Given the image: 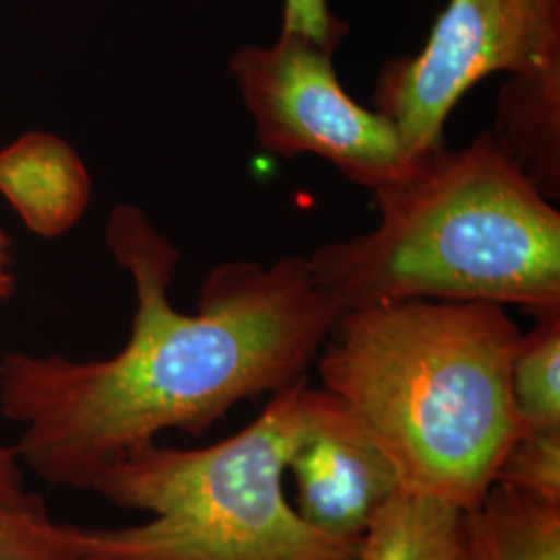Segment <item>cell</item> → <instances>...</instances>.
Segmentation results:
<instances>
[{
  "label": "cell",
  "instance_id": "cell-12",
  "mask_svg": "<svg viewBox=\"0 0 560 560\" xmlns=\"http://www.w3.org/2000/svg\"><path fill=\"white\" fill-rule=\"evenodd\" d=\"M15 444L0 441V560H78L65 523L27 483Z\"/></svg>",
  "mask_w": 560,
  "mask_h": 560
},
{
  "label": "cell",
  "instance_id": "cell-15",
  "mask_svg": "<svg viewBox=\"0 0 560 560\" xmlns=\"http://www.w3.org/2000/svg\"><path fill=\"white\" fill-rule=\"evenodd\" d=\"M282 32L301 34L322 48L337 52L349 27L328 7V0H284Z\"/></svg>",
  "mask_w": 560,
  "mask_h": 560
},
{
  "label": "cell",
  "instance_id": "cell-13",
  "mask_svg": "<svg viewBox=\"0 0 560 560\" xmlns=\"http://www.w3.org/2000/svg\"><path fill=\"white\" fill-rule=\"evenodd\" d=\"M511 365V400L521 432L560 430V310L534 316Z\"/></svg>",
  "mask_w": 560,
  "mask_h": 560
},
{
  "label": "cell",
  "instance_id": "cell-9",
  "mask_svg": "<svg viewBox=\"0 0 560 560\" xmlns=\"http://www.w3.org/2000/svg\"><path fill=\"white\" fill-rule=\"evenodd\" d=\"M490 133L546 200H559L560 62L509 75Z\"/></svg>",
  "mask_w": 560,
  "mask_h": 560
},
{
  "label": "cell",
  "instance_id": "cell-16",
  "mask_svg": "<svg viewBox=\"0 0 560 560\" xmlns=\"http://www.w3.org/2000/svg\"><path fill=\"white\" fill-rule=\"evenodd\" d=\"M15 289V277L11 270V237L0 226V301L7 300Z\"/></svg>",
  "mask_w": 560,
  "mask_h": 560
},
{
  "label": "cell",
  "instance_id": "cell-5",
  "mask_svg": "<svg viewBox=\"0 0 560 560\" xmlns=\"http://www.w3.org/2000/svg\"><path fill=\"white\" fill-rule=\"evenodd\" d=\"M335 52L293 32L245 44L229 62L261 148L284 161L316 156L372 194L405 179L416 162L395 122L353 101Z\"/></svg>",
  "mask_w": 560,
  "mask_h": 560
},
{
  "label": "cell",
  "instance_id": "cell-4",
  "mask_svg": "<svg viewBox=\"0 0 560 560\" xmlns=\"http://www.w3.org/2000/svg\"><path fill=\"white\" fill-rule=\"evenodd\" d=\"M307 376L237 434L203 448L148 442L104 467L90 492L152 517L122 527L65 523L78 560H355L301 520L287 499V460L305 418Z\"/></svg>",
  "mask_w": 560,
  "mask_h": 560
},
{
  "label": "cell",
  "instance_id": "cell-6",
  "mask_svg": "<svg viewBox=\"0 0 560 560\" xmlns=\"http://www.w3.org/2000/svg\"><path fill=\"white\" fill-rule=\"evenodd\" d=\"M557 62L560 0H448L418 55L382 65L374 108L420 161L444 148L446 120L478 81Z\"/></svg>",
  "mask_w": 560,
  "mask_h": 560
},
{
  "label": "cell",
  "instance_id": "cell-7",
  "mask_svg": "<svg viewBox=\"0 0 560 560\" xmlns=\"http://www.w3.org/2000/svg\"><path fill=\"white\" fill-rule=\"evenodd\" d=\"M301 520L339 540L361 541L400 490L393 460L360 416L328 388H305V418L287 460Z\"/></svg>",
  "mask_w": 560,
  "mask_h": 560
},
{
  "label": "cell",
  "instance_id": "cell-14",
  "mask_svg": "<svg viewBox=\"0 0 560 560\" xmlns=\"http://www.w3.org/2000/svg\"><path fill=\"white\" fill-rule=\"evenodd\" d=\"M494 483L560 504V430L520 432L502 457Z\"/></svg>",
  "mask_w": 560,
  "mask_h": 560
},
{
  "label": "cell",
  "instance_id": "cell-10",
  "mask_svg": "<svg viewBox=\"0 0 560 560\" xmlns=\"http://www.w3.org/2000/svg\"><path fill=\"white\" fill-rule=\"evenodd\" d=\"M355 560H478L474 517L448 502L400 490L363 536Z\"/></svg>",
  "mask_w": 560,
  "mask_h": 560
},
{
  "label": "cell",
  "instance_id": "cell-1",
  "mask_svg": "<svg viewBox=\"0 0 560 560\" xmlns=\"http://www.w3.org/2000/svg\"><path fill=\"white\" fill-rule=\"evenodd\" d=\"M106 245L136 289L119 353L0 360V413L20 425L23 465L75 490L164 432L200 436L241 400L305 378L342 312L307 256H289L224 261L203 280L198 312L183 314L168 295L180 254L138 206L110 212Z\"/></svg>",
  "mask_w": 560,
  "mask_h": 560
},
{
  "label": "cell",
  "instance_id": "cell-2",
  "mask_svg": "<svg viewBox=\"0 0 560 560\" xmlns=\"http://www.w3.org/2000/svg\"><path fill=\"white\" fill-rule=\"evenodd\" d=\"M521 335L499 303L395 301L342 310L316 363L402 490L474 513L520 436L511 365Z\"/></svg>",
  "mask_w": 560,
  "mask_h": 560
},
{
  "label": "cell",
  "instance_id": "cell-11",
  "mask_svg": "<svg viewBox=\"0 0 560 560\" xmlns=\"http://www.w3.org/2000/svg\"><path fill=\"white\" fill-rule=\"evenodd\" d=\"M471 517L478 560H560V504L494 483Z\"/></svg>",
  "mask_w": 560,
  "mask_h": 560
},
{
  "label": "cell",
  "instance_id": "cell-8",
  "mask_svg": "<svg viewBox=\"0 0 560 560\" xmlns=\"http://www.w3.org/2000/svg\"><path fill=\"white\" fill-rule=\"evenodd\" d=\"M0 194L32 233L55 240L85 214L92 177L69 141L30 131L0 150Z\"/></svg>",
  "mask_w": 560,
  "mask_h": 560
},
{
  "label": "cell",
  "instance_id": "cell-3",
  "mask_svg": "<svg viewBox=\"0 0 560 560\" xmlns=\"http://www.w3.org/2000/svg\"><path fill=\"white\" fill-rule=\"evenodd\" d=\"M381 221L307 260L340 310L395 301H488L560 310V212L488 131L421 156L374 194Z\"/></svg>",
  "mask_w": 560,
  "mask_h": 560
}]
</instances>
